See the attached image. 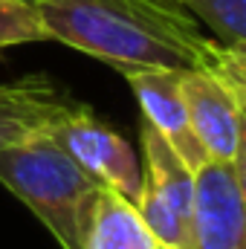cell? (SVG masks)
Listing matches in <instances>:
<instances>
[{"mask_svg":"<svg viewBox=\"0 0 246 249\" xmlns=\"http://www.w3.org/2000/svg\"><path fill=\"white\" fill-rule=\"evenodd\" d=\"M50 41L113 70L209 72L246 87V53L203 35L177 0H35Z\"/></svg>","mask_w":246,"mask_h":249,"instance_id":"1","label":"cell"},{"mask_svg":"<svg viewBox=\"0 0 246 249\" xmlns=\"http://www.w3.org/2000/svg\"><path fill=\"white\" fill-rule=\"evenodd\" d=\"M0 183L53 232L61 249H84V226L102 183L53 133L0 151Z\"/></svg>","mask_w":246,"mask_h":249,"instance_id":"2","label":"cell"},{"mask_svg":"<svg viewBox=\"0 0 246 249\" xmlns=\"http://www.w3.org/2000/svg\"><path fill=\"white\" fill-rule=\"evenodd\" d=\"M244 157L194 171L188 249H246Z\"/></svg>","mask_w":246,"mask_h":249,"instance_id":"3","label":"cell"},{"mask_svg":"<svg viewBox=\"0 0 246 249\" xmlns=\"http://www.w3.org/2000/svg\"><path fill=\"white\" fill-rule=\"evenodd\" d=\"M188 122L209 162L244 157V102L246 87L209 72H183L180 78Z\"/></svg>","mask_w":246,"mask_h":249,"instance_id":"4","label":"cell"},{"mask_svg":"<svg viewBox=\"0 0 246 249\" xmlns=\"http://www.w3.org/2000/svg\"><path fill=\"white\" fill-rule=\"evenodd\" d=\"M53 136L102 186L119 191L133 206L139 203V194H142L139 160L133 157L122 133L113 130L110 124H105L102 119H96L87 105L81 110H75L58 130H53Z\"/></svg>","mask_w":246,"mask_h":249,"instance_id":"5","label":"cell"},{"mask_svg":"<svg viewBox=\"0 0 246 249\" xmlns=\"http://www.w3.org/2000/svg\"><path fill=\"white\" fill-rule=\"evenodd\" d=\"M84 105L47 72L0 84V151L58 130Z\"/></svg>","mask_w":246,"mask_h":249,"instance_id":"6","label":"cell"},{"mask_svg":"<svg viewBox=\"0 0 246 249\" xmlns=\"http://www.w3.org/2000/svg\"><path fill=\"white\" fill-rule=\"evenodd\" d=\"M122 75L127 78V84L142 107V119L159 130V136L183 157V162L191 171H200L209 162V157L188 122L183 87H180L183 72H177V70H127Z\"/></svg>","mask_w":246,"mask_h":249,"instance_id":"7","label":"cell"},{"mask_svg":"<svg viewBox=\"0 0 246 249\" xmlns=\"http://www.w3.org/2000/svg\"><path fill=\"white\" fill-rule=\"evenodd\" d=\"M142 136V154H145V171L142 180L145 186L154 188L159 200L188 226L191 220V200H194V171L183 162V157L159 136V130L151 122L139 124Z\"/></svg>","mask_w":246,"mask_h":249,"instance_id":"8","label":"cell"},{"mask_svg":"<svg viewBox=\"0 0 246 249\" xmlns=\"http://www.w3.org/2000/svg\"><path fill=\"white\" fill-rule=\"evenodd\" d=\"M157 241L151 238L148 226L139 217V209L122 197L119 191L102 186L87 226H84V249H154Z\"/></svg>","mask_w":246,"mask_h":249,"instance_id":"9","label":"cell"},{"mask_svg":"<svg viewBox=\"0 0 246 249\" xmlns=\"http://www.w3.org/2000/svg\"><path fill=\"white\" fill-rule=\"evenodd\" d=\"M180 6L209 26L217 44L246 53V0H180Z\"/></svg>","mask_w":246,"mask_h":249,"instance_id":"10","label":"cell"},{"mask_svg":"<svg viewBox=\"0 0 246 249\" xmlns=\"http://www.w3.org/2000/svg\"><path fill=\"white\" fill-rule=\"evenodd\" d=\"M50 41L35 0H0V50Z\"/></svg>","mask_w":246,"mask_h":249,"instance_id":"11","label":"cell"},{"mask_svg":"<svg viewBox=\"0 0 246 249\" xmlns=\"http://www.w3.org/2000/svg\"><path fill=\"white\" fill-rule=\"evenodd\" d=\"M154 249H171V247H162V244H157V247H154Z\"/></svg>","mask_w":246,"mask_h":249,"instance_id":"12","label":"cell"},{"mask_svg":"<svg viewBox=\"0 0 246 249\" xmlns=\"http://www.w3.org/2000/svg\"><path fill=\"white\" fill-rule=\"evenodd\" d=\"M177 3H180V0H177Z\"/></svg>","mask_w":246,"mask_h":249,"instance_id":"13","label":"cell"}]
</instances>
